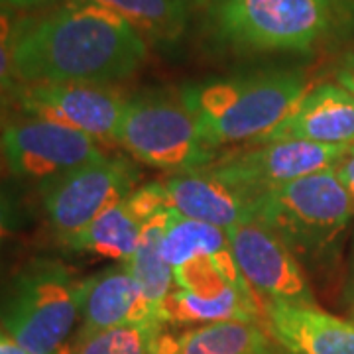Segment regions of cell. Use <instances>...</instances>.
Wrapping results in <instances>:
<instances>
[{"mask_svg": "<svg viewBox=\"0 0 354 354\" xmlns=\"http://www.w3.org/2000/svg\"><path fill=\"white\" fill-rule=\"evenodd\" d=\"M146 59V41L122 16L93 0H71L57 10L22 18L14 48L16 77L36 83L122 81Z\"/></svg>", "mask_w": 354, "mask_h": 354, "instance_id": "1", "label": "cell"}, {"mask_svg": "<svg viewBox=\"0 0 354 354\" xmlns=\"http://www.w3.org/2000/svg\"><path fill=\"white\" fill-rule=\"evenodd\" d=\"M307 93L301 73L268 71L187 85L179 97L195 116L203 140L216 150L270 142Z\"/></svg>", "mask_w": 354, "mask_h": 354, "instance_id": "2", "label": "cell"}, {"mask_svg": "<svg viewBox=\"0 0 354 354\" xmlns=\"http://www.w3.org/2000/svg\"><path fill=\"white\" fill-rule=\"evenodd\" d=\"M353 215L335 167L266 193L250 209V216L270 228L297 260L307 262H319L335 252Z\"/></svg>", "mask_w": 354, "mask_h": 354, "instance_id": "3", "label": "cell"}, {"mask_svg": "<svg viewBox=\"0 0 354 354\" xmlns=\"http://www.w3.org/2000/svg\"><path fill=\"white\" fill-rule=\"evenodd\" d=\"M83 279L62 262L34 260L0 293V323L30 354H62L81 313Z\"/></svg>", "mask_w": 354, "mask_h": 354, "instance_id": "4", "label": "cell"}, {"mask_svg": "<svg viewBox=\"0 0 354 354\" xmlns=\"http://www.w3.org/2000/svg\"><path fill=\"white\" fill-rule=\"evenodd\" d=\"M218 36L248 51H307L329 30V0H216Z\"/></svg>", "mask_w": 354, "mask_h": 354, "instance_id": "5", "label": "cell"}, {"mask_svg": "<svg viewBox=\"0 0 354 354\" xmlns=\"http://www.w3.org/2000/svg\"><path fill=\"white\" fill-rule=\"evenodd\" d=\"M118 144L142 164L183 174L215 162V150L203 140L185 102L146 95L127 102Z\"/></svg>", "mask_w": 354, "mask_h": 354, "instance_id": "6", "label": "cell"}, {"mask_svg": "<svg viewBox=\"0 0 354 354\" xmlns=\"http://www.w3.org/2000/svg\"><path fill=\"white\" fill-rule=\"evenodd\" d=\"M138 171L124 158L102 156L41 185V205L51 230L67 244L106 209L136 189Z\"/></svg>", "mask_w": 354, "mask_h": 354, "instance_id": "7", "label": "cell"}, {"mask_svg": "<svg viewBox=\"0 0 354 354\" xmlns=\"http://www.w3.org/2000/svg\"><path fill=\"white\" fill-rule=\"evenodd\" d=\"M348 152L351 146L272 140L244 152L223 156L205 167L239 191L252 207V203L266 193L279 189L295 179L337 167Z\"/></svg>", "mask_w": 354, "mask_h": 354, "instance_id": "8", "label": "cell"}, {"mask_svg": "<svg viewBox=\"0 0 354 354\" xmlns=\"http://www.w3.org/2000/svg\"><path fill=\"white\" fill-rule=\"evenodd\" d=\"M0 150L14 177L41 185L104 156L87 134L32 116L4 127Z\"/></svg>", "mask_w": 354, "mask_h": 354, "instance_id": "9", "label": "cell"}, {"mask_svg": "<svg viewBox=\"0 0 354 354\" xmlns=\"http://www.w3.org/2000/svg\"><path fill=\"white\" fill-rule=\"evenodd\" d=\"M18 102L28 116L79 130L97 142H116L127 99L109 85L36 83L18 88Z\"/></svg>", "mask_w": 354, "mask_h": 354, "instance_id": "10", "label": "cell"}, {"mask_svg": "<svg viewBox=\"0 0 354 354\" xmlns=\"http://www.w3.org/2000/svg\"><path fill=\"white\" fill-rule=\"evenodd\" d=\"M242 276L266 304H313V293L295 254L248 216L227 230Z\"/></svg>", "mask_w": 354, "mask_h": 354, "instance_id": "11", "label": "cell"}, {"mask_svg": "<svg viewBox=\"0 0 354 354\" xmlns=\"http://www.w3.org/2000/svg\"><path fill=\"white\" fill-rule=\"evenodd\" d=\"M164 209H167L164 181L148 183L106 209L88 227L77 232L65 246L77 252L128 262L138 246L146 223Z\"/></svg>", "mask_w": 354, "mask_h": 354, "instance_id": "12", "label": "cell"}, {"mask_svg": "<svg viewBox=\"0 0 354 354\" xmlns=\"http://www.w3.org/2000/svg\"><path fill=\"white\" fill-rule=\"evenodd\" d=\"M81 329L77 335L113 329L130 323H162L130 274L127 262L83 279Z\"/></svg>", "mask_w": 354, "mask_h": 354, "instance_id": "13", "label": "cell"}, {"mask_svg": "<svg viewBox=\"0 0 354 354\" xmlns=\"http://www.w3.org/2000/svg\"><path fill=\"white\" fill-rule=\"evenodd\" d=\"M266 327L290 354H354V323L313 304H266Z\"/></svg>", "mask_w": 354, "mask_h": 354, "instance_id": "14", "label": "cell"}, {"mask_svg": "<svg viewBox=\"0 0 354 354\" xmlns=\"http://www.w3.org/2000/svg\"><path fill=\"white\" fill-rule=\"evenodd\" d=\"M167 209L228 230L250 216V203L207 167L174 174L164 181Z\"/></svg>", "mask_w": 354, "mask_h": 354, "instance_id": "15", "label": "cell"}, {"mask_svg": "<svg viewBox=\"0 0 354 354\" xmlns=\"http://www.w3.org/2000/svg\"><path fill=\"white\" fill-rule=\"evenodd\" d=\"M272 140H305L353 148L354 95L341 85H319L305 95L297 111L281 124Z\"/></svg>", "mask_w": 354, "mask_h": 354, "instance_id": "16", "label": "cell"}, {"mask_svg": "<svg viewBox=\"0 0 354 354\" xmlns=\"http://www.w3.org/2000/svg\"><path fill=\"white\" fill-rule=\"evenodd\" d=\"M165 323L176 325H213L227 321L258 323L266 321V305L254 290L230 288L218 297H199L185 290H171L162 309Z\"/></svg>", "mask_w": 354, "mask_h": 354, "instance_id": "17", "label": "cell"}, {"mask_svg": "<svg viewBox=\"0 0 354 354\" xmlns=\"http://www.w3.org/2000/svg\"><path fill=\"white\" fill-rule=\"evenodd\" d=\"M169 215H171V209H164L146 223L138 246L127 262L130 274L134 276L144 297L152 305V309L160 319H162L165 299L176 283L174 270L165 262L164 252H162V241H164ZM162 323H164V319H162Z\"/></svg>", "mask_w": 354, "mask_h": 354, "instance_id": "18", "label": "cell"}, {"mask_svg": "<svg viewBox=\"0 0 354 354\" xmlns=\"http://www.w3.org/2000/svg\"><path fill=\"white\" fill-rule=\"evenodd\" d=\"M179 354H286L274 344V337L258 323L227 321L203 325L183 333Z\"/></svg>", "mask_w": 354, "mask_h": 354, "instance_id": "19", "label": "cell"}, {"mask_svg": "<svg viewBox=\"0 0 354 354\" xmlns=\"http://www.w3.org/2000/svg\"><path fill=\"white\" fill-rule=\"evenodd\" d=\"M162 252L165 262L171 266V270L195 256H215V258L234 256L227 230L209 223L177 215L176 211H171L167 221L164 241H162Z\"/></svg>", "mask_w": 354, "mask_h": 354, "instance_id": "20", "label": "cell"}, {"mask_svg": "<svg viewBox=\"0 0 354 354\" xmlns=\"http://www.w3.org/2000/svg\"><path fill=\"white\" fill-rule=\"evenodd\" d=\"M122 16L140 34L158 41H174L187 24V6L181 0H93Z\"/></svg>", "mask_w": 354, "mask_h": 354, "instance_id": "21", "label": "cell"}, {"mask_svg": "<svg viewBox=\"0 0 354 354\" xmlns=\"http://www.w3.org/2000/svg\"><path fill=\"white\" fill-rule=\"evenodd\" d=\"M162 327L160 323H130L77 335L69 354H150Z\"/></svg>", "mask_w": 354, "mask_h": 354, "instance_id": "22", "label": "cell"}, {"mask_svg": "<svg viewBox=\"0 0 354 354\" xmlns=\"http://www.w3.org/2000/svg\"><path fill=\"white\" fill-rule=\"evenodd\" d=\"M22 18L0 12V95L20 88V81L14 69V48Z\"/></svg>", "mask_w": 354, "mask_h": 354, "instance_id": "23", "label": "cell"}, {"mask_svg": "<svg viewBox=\"0 0 354 354\" xmlns=\"http://www.w3.org/2000/svg\"><path fill=\"white\" fill-rule=\"evenodd\" d=\"M335 171H337V176L341 179L342 187L346 191L354 211V148H351V152L342 158V162L335 167Z\"/></svg>", "mask_w": 354, "mask_h": 354, "instance_id": "24", "label": "cell"}, {"mask_svg": "<svg viewBox=\"0 0 354 354\" xmlns=\"http://www.w3.org/2000/svg\"><path fill=\"white\" fill-rule=\"evenodd\" d=\"M337 81H339L341 87H344L346 91H351L354 95V51L353 53H348V55L342 59L341 67H339V71H337Z\"/></svg>", "mask_w": 354, "mask_h": 354, "instance_id": "25", "label": "cell"}, {"mask_svg": "<svg viewBox=\"0 0 354 354\" xmlns=\"http://www.w3.org/2000/svg\"><path fill=\"white\" fill-rule=\"evenodd\" d=\"M150 354H179V341H177L174 335L164 333L158 337V341L153 344L152 353Z\"/></svg>", "mask_w": 354, "mask_h": 354, "instance_id": "26", "label": "cell"}, {"mask_svg": "<svg viewBox=\"0 0 354 354\" xmlns=\"http://www.w3.org/2000/svg\"><path fill=\"white\" fill-rule=\"evenodd\" d=\"M0 354H30L6 330H0Z\"/></svg>", "mask_w": 354, "mask_h": 354, "instance_id": "27", "label": "cell"}, {"mask_svg": "<svg viewBox=\"0 0 354 354\" xmlns=\"http://www.w3.org/2000/svg\"><path fill=\"white\" fill-rule=\"evenodd\" d=\"M8 225H10V205H8L6 197H4L2 191H0V241L6 236Z\"/></svg>", "mask_w": 354, "mask_h": 354, "instance_id": "28", "label": "cell"}, {"mask_svg": "<svg viewBox=\"0 0 354 354\" xmlns=\"http://www.w3.org/2000/svg\"><path fill=\"white\" fill-rule=\"evenodd\" d=\"M55 0H0V6H12V8H30V6H41Z\"/></svg>", "mask_w": 354, "mask_h": 354, "instance_id": "29", "label": "cell"}, {"mask_svg": "<svg viewBox=\"0 0 354 354\" xmlns=\"http://www.w3.org/2000/svg\"><path fill=\"white\" fill-rule=\"evenodd\" d=\"M187 8H191V6H207V4H215L216 0H181Z\"/></svg>", "mask_w": 354, "mask_h": 354, "instance_id": "30", "label": "cell"}, {"mask_svg": "<svg viewBox=\"0 0 354 354\" xmlns=\"http://www.w3.org/2000/svg\"><path fill=\"white\" fill-rule=\"evenodd\" d=\"M288 354H290V353H288Z\"/></svg>", "mask_w": 354, "mask_h": 354, "instance_id": "31", "label": "cell"}]
</instances>
